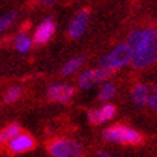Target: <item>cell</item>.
<instances>
[{
	"label": "cell",
	"mask_w": 157,
	"mask_h": 157,
	"mask_svg": "<svg viewBox=\"0 0 157 157\" xmlns=\"http://www.w3.org/2000/svg\"><path fill=\"white\" fill-rule=\"evenodd\" d=\"M157 40V30L153 28H146L141 30H134L131 32L127 39V43L130 45V48L133 49V53L137 51L147 48L148 45H151Z\"/></svg>",
	"instance_id": "cell-4"
},
{
	"label": "cell",
	"mask_w": 157,
	"mask_h": 157,
	"mask_svg": "<svg viewBox=\"0 0 157 157\" xmlns=\"http://www.w3.org/2000/svg\"><path fill=\"white\" fill-rule=\"evenodd\" d=\"M154 63H157V40L151 45H148L147 48L133 53L131 65L134 68H137V69L151 67Z\"/></svg>",
	"instance_id": "cell-5"
},
{
	"label": "cell",
	"mask_w": 157,
	"mask_h": 157,
	"mask_svg": "<svg viewBox=\"0 0 157 157\" xmlns=\"http://www.w3.org/2000/svg\"><path fill=\"white\" fill-rule=\"evenodd\" d=\"M20 95H22V90L19 86H12L5 94V102H14L19 100Z\"/></svg>",
	"instance_id": "cell-16"
},
{
	"label": "cell",
	"mask_w": 157,
	"mask_h": 157,
	"mask_svg": "<svg viewBox=\"0 0 157 157\" xmlns=\"http://www.w3.org/2000/svg\"><path fill=\"white\" fill-rule=\"evenodd\" d=\"M88 19H90V10H81L75 14V17L72 19V22L69 23V28H68V35L71 38H79L84 32H85L86 23H88Z\"/></svg>",
	"instance_id": "cell-8"
},
{
	"label": "cell",
	"mask_w": 157,
	"mask_h": 157,
	"mask_svg": "<svg viewBox=\"0 0 157 157\" xmlns=\"http://www.w3.org/2000/svg\"><path fill=\"white\" fill-rule=\"evenodd\" d=\"M104 138L113 143L138 146L143 143V136L136 130L125 127V125H114L104 131Z\"/></svg>",
	"instance_id": "cell-1"
},
{
	"label": "cell",
	"mask_w": 157,
	"mask_h": 157,
	"mask_svg": "<svg viewBox=\"0 0 157 157\" xmlns=\"http://www.w3.org/2000/svg\"><path fill=\"white\" fill-rule=\"evenodd\" d=\"M111 69H107L104 67H100V68H95V69H90V71H85L79 76L78 79V85L81 86L82 90H86L90 86L95 85L97 82H101V81H105L109 75H111Z\"/></svg>",
	"instance_id": "cell-6"
},
{
	"label": "cell",
	"mask_w": 157,
	"mask_h": 157,
	"mask_svg": "<svg viewBox=\"0 0 157 157\" xmlns=\"http://www.w3.org/2000/svg\"><path fill=\"white\" fill-rule=\"evenodd\" d=\"M49 154L53 157H78L82 154V146L68 138H58L49 144Z\"/></svg>",
	"instance_id": "cell-3"
},
{
	"label": "cell",
	"mask_w": 157,
	"mask_h": 157,
	"mask_svg": "<svg viewBox=\"0 0 157 157\" xmlns=\"http://www.w3.org/2000/svg\"><path fill=\"white\" fill-rule=\"evenodd\" d=\"M84 58L82 56H76V58H72L71 61H68L61 69V74L62 75H71L74 74L75 71H78L79 68L82 67V63H84Z\"/></svg>",
	"instance_id": "cell-13"
},
{
	"label": "cell",
	"mask_w": 157,
	"mask_h": 157,
	"mask_svg": "<svg viewBox=\"0 0 157 157\" xmlns=\"http://www.w3.org/2000/svg\"><path fill=\"white\" fill-rule=\"evenodd\" d=\"M6 141H7V140H6V138H5V136H3V133L0 131V146H2V144H3V143H6Z\"/></svg>",
	"instance_id": "cell-21"
},
{
	"label": "cell",
	"mask_w": 157,
	"mask_h": 157,
	"mask_svg": "<svg viewBox=\"0 0 157 157\" xmlns=\"http://www.w3.org/2000/svg\"><path fill=\"white\" fill-rule=\"evenodd\" d=\"M55 23H53L52 19H45L42 23L39 25L36 30H35V35H33V42L36 45H43L46 43L49 39L53 36L55 33Z\"/></svg>",
	"instance_id": "cell-9"
},
{
	"label": "cell",
	"mask_w": 157,
	"mask_h": 157,
	"mask_svg": "<svg viewBox=\"0 0 157 157\" xmlns=\"http://www.w3.org/2000/svg\"><path fill=\"white\" fill-rule=\"evenodd\" d=\"M153 92H156V94H157V84L154 85V90H153Z\"/></svg>",
	"instance_id": "cell-22"
},
{
	"label": "cell",
	"mask_w": 157,
	"mask_h": 157,
	"mask_svg": "<svg viewBox=\"0 0 157 157\" xmlns=\"http://www.w3.org/2000/svg\"><path fill=\"white\" fill-rule=\"evenodd\" d=\"M131 58H133V49L130 48L128 43L118 45L117 48H114L108 55H105L101 59V67L114 71V69H118V68L130 63Z\"/></svg>",
	"instance_id": "cell-2"
},
{
	"label": "cell",
	"mask_w": 157,
	"mask_h": 157,
	"mask_svg": "<svg viewBox=\"0 0 157 157\" xmlns=\"http://www.w3.org/2000/svg\"><path fill=\"white\" fill-rule=\"evenodd\" d=\"M35 147V140L28 134L19 133L9 140V150L12 153H26Z\"/></svg>",
	"instance_id": "cell-10"
},
{
	"label": "cell",
	"mask_w": 157,
	"mask_h": 157,
	"mask_svg": "<svg viewBox=\"0 0 157 157\" xmlns=\"http://www.w3.org/2000/svg\"><path fill=\"white\" fill-rule=\"evenodd\" d=\"M14 46H16V49L19 52L26 53L30 49V46H32V40L26 35H19V36H16V39H14Z\"/></svg>",
	"instance_id": "cell-14"
},
{
	"label": "cell",
	"mask_w": 157,
	"mask_h": 157,
	"mask_svg": "<svg viewBox=\"0 0 157 157\" xmlns=\"http://www.w3.org/2000/svg\"><path fill=\"white\" fill-rule=\"evenodd\" d=\"M74 88L69 84H55L48 90V98L55 102H69L74 97Z\"/></svg>",
	"instance_id": "cell-7"
},
{
	"label": "cell",
	"mask_w": 157,
	"mask_h": 157,
	"mask_svg": "<svg viewBox=\"0 0 157 157\" xmlns=\"http://www.w3.org/2000/svg\"><path fill=\"white\" fill-rule=\"evenodd\" d=\"M39 2H42L43 5H53V3H55V2H56V0H39Z\"/></svg>",
	"instance_id": "cell-20"
},
{
	"label": "cell",
	"mask_w": 157,
	"mask_h": 157,
	"mask_svg": "<svg viewBox=\"0 0 157 157\" xmlns=\"http://www.w3.org/2000/svg\"><path fill=\"white\" fill-rule=\"evenodd\" d=\"M150 90H148L147 85H144V84H137V85L133 88L131 91V100H133L134 104L137 105H144L147 104L148 100H150Z\"/></svg>",
	"instance_id": "cell-12"
},
{
	"label": "cell",
	"mask_w": 157,
	"mask_h": 157,
	"mask_svg": "<svg viewBox=\"0 0 157 157\" xmlns=\"http://www.w3.org/2000/svg\"><path fill=\"white\" fill-rule=\"evenodd\" d=\"M14 17H16V13L14 12H10V13L2 14L0 16V32H3L9 28L10 25L14 22Z\"/></svg>",
	"instance_id": "cell-17"
},
{
	"label": "cell",
	"mask_w": 157,
	"mask_h": 157,
	"mask_svg": "<svg viewBox=\"0 0 157 157\" xmlns=\"http://www.w3.org/2000/svg\"><path fill=\"white\" fill-rule=\"evenodd\" d=\"M148 105H150V107H151V108L157 113V94H156V92H153L151 95H150V100H148Z\"/></svg>",
	"instance_id": "cell-19"
},
{
	"label": "cell",
	"mask_w": 157,
	"mask_h": 157,
	"mask_svg": "<svg viewBox=\"0 0 157 157\" xmlns=\"http://www.w3.org/2000/svg\"><path fill=\"white\" fill-rule=\"evenodd\" d=\"M2 133H3L6 140L9 141V140H12L14 136H17V134L20 133V127L17 124H10V125H7L5 130H2Z\"/></svg>",
	"instance_id": "cell-18"
},
{
	"label": "cell",
	"mask_w": 157,
	"mask_h": 157,
	"mask_svg": "<svg viewBox=\"0 0 157 157\" xmlns=\"http://www.w3.org/2000/svg\"><path fill=\"white\" fill-rule=\"evenodd\" d=\"M114 94H115V85H114V84H109V82H107V84H104V85H102V88H101L98 98H100L101 101H107V100H109V98H113V97H114Z\"/></svg>",
	"instance_id": "cell-15"
},
{
	"label": "cell",
	"mask_w": 157,
	"mask_h": 157,
	"mask_svg": "<svg viewBox=\"0 0 157 157\" xmlns=\"http://www.w3.org/2000/svg\"><path fill=\"white\" fill-rule=\"evenodd\" d=\"M117 109L113 104H105L102 108L100 109H91L88 113V120H90L92 124H101V123H105L111 120L113 117L115 115Z\"/></svg>",
	"instance_id": "cell-11"
}]
</instances>
